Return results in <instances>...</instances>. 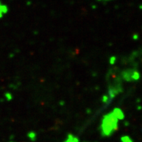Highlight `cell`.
I'll return each instance as SVG.
<instances>
[{
	"label": "cell",
	"instance_id": "1",
	"mask_svg": "<svg viewBox=\"0 0 142 142\" xmlns=\"http://www.w3.org/2000/svg\"><path fill=\"white\" fill-rule=\"evenodd\" d=\"M117 119L113 113L106 115L102 124L103 133L105 135H109L117 128Z\"/></svg>",
	"mask_w": 142,
	"mask_h": 142
},
{
	"label": "cell",
	"instance_id": "2",
	"mask_svg": "<svg viewBox=\"0 0 142 142\" xmlns=\"http://www.w3.org/2000/svg\"><path fill=\"white\" fill-rule=\"evenodd\" d=\"M113 114H114V116L117 119H123L124 118V114L120 109H115L113 111Z\"/></svg>",
	"mask_w": 142,
	"mask_h": 142
},
{
	"label": "cell",
	"instance_id": "3",
	"mask_svg": "<svg viewBox=\"0 0 142 142\" xmlns=\"http://www.w3.org/2000/svg\"><path fill=\"white\" fill-rule=\"evenodd\" d=\"M122 141V142H132L131 139H130L128 136H124L121 139Z\"/></svg>",
	"mask_w": 142,
	"mask_h": 142
},
{
	"label": "cell",
	"instance_id": "4",
	"mask_svg": "<svg viewBox=\"0 0 142 142\" xmlns=\"http://www.w3.org/2000/svg\"><path fill=\"white\" fill-rule=\"evenodd\" d=\"M28 136H29V138H30L31 139H32V140H34L35 138H36V135H35L34 133L33 132L30 133V134H28Z\"/></svg>",
	"mask_w": 142,
	"mask_h": 142
},
{
	"label": "cell",
	"instance_id": "5",
	"mask_svg": "<svg viewBox=\"0 0 142 142\" xmlns=\"http://www.w3.org/2000/svg\"><path fill=\"white\" fill-rule=\"evenodd\" d=\"M103 101L104 102H107V97H104V99H103Z\"/></svg>",
	"mask_w": 142,
	"mask_h": 142
}]
</instances>
